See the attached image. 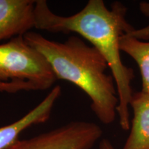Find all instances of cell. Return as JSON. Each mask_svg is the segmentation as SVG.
Returning a JSON list of instances; mask_svg holds the SVG:
<instances>
[{
  "label": "cell",
  "mask_w": 149,
  "mask_h": 149,
  "mask_svg": "<svg viewBox=\"0 0 149 149\" xmlns=\"http://www.w3.org/2000/svg\"><path fill=\"white\" fill-rule=\"evenodd\" d=\"M102 134L95 123L74 121L30 139H19L7 149H92Z\"/></svg>",
  "instance_id": "obj_4"
},
{
  "label": "cell",
  "mask_w": 149,
  "mask_h": 149,
  "mask_svg": "<svg viewBox=\"0 0 149 149\" xmlns=\"http://www.w3.org/2000/svg\"><path fill=\"white\" fill-rule=\"evenodd\" d=\"M61 95V86H55L45 98L29 113L12 124L0 127V149H7L14 144L19 140L20 134L31 126L47 122Z\"/></svg>",
  "instance_id": "obj_6"
},
{
  "label": "cell",
  "mask_w": 149,
  "mask_h": 149,
  "mask_svg": "<svg viewBox=\"0 0 149 149\" xmlns=\"http://www.w3.org/2000/svg\"><path fill=\"white\" fill-rule=\"evenodd\" d=\"M120 50L137 63L141 78V91L149 93V42H144L128 33L120 39Z\"/></svg>",
  "instance_id": "obj_8"
},
{
  "label": "cell",
  "mask_w": 149,
  "mask_h": 149,
  "mask_svg": "<svg viewBox=\"0 0 149 149\" xmlns=\"http://www.w3.org/2000/svg\"><path fill=\"white\" fill-rule=\"evenodd\" d=\"M100 149H115L109 140L104 139L100 141Z\"/></svg>",
  "instance_id": "obj_11"
},
{
  "label": "cell",
  "mask_w": 149,
  "mask_h": 149,
  "mask_svg": "<svg viewBox=\"0 0 149 149\" xmlns=\"http://www.w3.org/2000/svg\"><path fill=\"white\" fill-rule=\"evenodd\" d=\"M130 107L133 117L123 149H149V93H133Z\"/></svg>",
  "instance_id": "obj_7"
},
{
  "label": "cell",
  "mask_w": 149,
  "mask_h": 149,
  "mask_svg": "<svg viewBox=\"0 0 149 149\" xmlns=\"http://www.w3.org/2000/svg\"><path fill=\"white\" fill-rule=\"evenodd\" d=\"M141 33L142 36L144 37L145 38L149 39V25L142 28L141 30Z\"/></svg>",
  "instance_id": "obj_12"
},
{
  "label": "cell",
  "mask_w": 149,
  "mask_h": 149,
  "mask_svg": "<svg viewBox=\"0 0 149 149\" xmlns=\"http://www.w3.org/2000/svg\"><path fill=\"white\" fill-rule=\"evenodd\" d=\"M24 37L45 57L57 79L69 81L87 95L91 110L102 124L114 122L119 104L116 84L107 73V61L95 48L75 35L64 42L48 40L34 31Z\"/></svg>",
  "instance_id": "obj_2"
},
{
  "label": "cell",
  "mask_w": 149,
  "mask_h": 149,
  "mask_svg": "<svg viewBox=\"0 0 149 149\" xmlns=\"http://www.w3.org/2000/svg\"><path fill=\"white\" fill-rule=\"evenodd\" d=\"M139 10L144 15L149 17V2L143 1L139 4Z\"/></svg>",
  "instance_id": "obj_10"
},
{
  "label": "cell",
  "mask_w": 149,
  "mask_h": 149,
  "mask_svg": "<svg viewBox=\"0 0 149 149\" xmlns=\"http://www.w3.org/2000/svg\"><path fill=\"white\" fill-rule=\"evenodd\" d=\"M128 8L115 1L111 8L103 0H89L81 10L70 16H61L51 10L46 0H37L35 29L50 33H75L96 48L107 61L116 84L119 104L117 113L122 130L130 127V102L133 96V68L121 57L120 39L135 29L126 19Z\"/></svg>",
  "instance_id": "obj_1"
},
{
  "label": "cell",
  "mask_w": 149,
  "mask_h": 149,
  "mask_svg": "<svg viewBox=\"0 0 149 149\" xmlns=\"http://www.w3.org/2000/svg\"><path fill=\"white\" fill-rule=\"evenodd\" d=\"M57 80L45 57L18 36L0 44V82H31L46 91Z\"/></svg>",
  "instance_id": "obj_3"
},
{
  "label": "cell",
  "mask_w": 149,
  "mask_h": 149,
  "mask_svg": "<svg viewBox=\"0 0 149 149\" xmlns=\"http://www.w3.org/2000/svg\"><path fill=\"white\" fill-rule=\"evenodd\" d=\"M22 91H37L36 86L31 82L21 81H10V82H0V92L15 93Z\"/></svg>",
  "instance_id": "obj_9"
},
{
  "label": "cell",
  "mask_w": 149,
  "mask_h": 149,
  "mask_svg": "<svg viewBox=\"0 0 149 149\" xmlns=\"http://www.w3.org/2000/svg\"><path fill=\"white\" fill-rule=\"evenodd\" d=\"M36 0H0V42L35 29Z\"/></svg>",
  "instance_id": "obj_5"
}]
</instances>
